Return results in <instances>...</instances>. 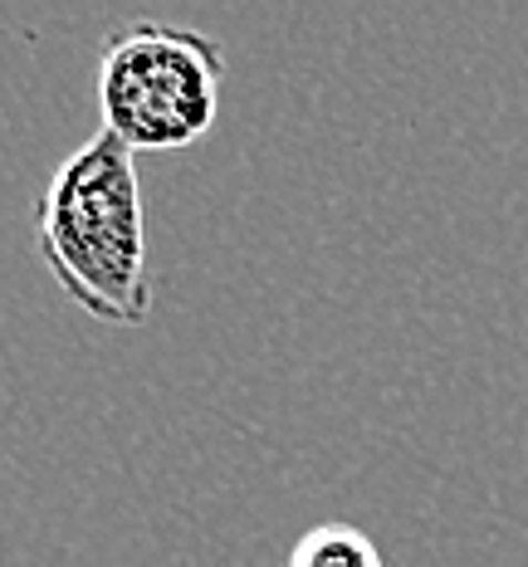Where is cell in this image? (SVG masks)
I'll return each mask as SVG.
<instances>
[{
  "instance_id": "1",
  "label": "cell",
  "mask_w": 528,
  "mask_h": 567,
  "mask_svg": "<svg viewBox=\"0 0 528 567\" xmlns=\"http://www.w3.org/2000/svg\"><path fill=\"white\" fill-rule=\"evenodd\" d=\"M40 259L74 309L99 323L143 328L152 309L147 210L137 157L113 133L74 147L34 200Z\"/></svg>"
},
{
  "instance_id": "2",
  "label": "cell",
  "mask_w": 528,
  "mask_h": 567,
  "mask_svg": "<svg viewBox=\"0 0 528 567\" xmlns=\"http://www.w3.org/2000/svg\"><path fill=\"white\" fill-rule=\"evenodd\" d=\"M226 54L201 30L167 20H127L99 54L103 133L127 152H182L216 127Z\"/></svg>"
},
{
  "instance_id": "3",
  "label": "cell",
  "mask_w": 528,
  "mask_h": 567,
  "mask_svg": "<svg viewBox=\"0 0 528 567\" xmlns=\"http://www.w3.org/2000/svg\"><path fill=\"white\" fill-rule=\"evenodd\" d=\"M289 567H386V563L377 543L358 524L328 518V524H313L309 534H299V543L289 548Z\"/></svg>"
}]
</instances>
